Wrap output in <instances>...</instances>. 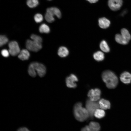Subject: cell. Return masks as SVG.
Segmentation results:
<instances>
[{
    "label": "cell",
    "mask_w": 131,
    "mask_h": 131,
    "mask_svg": "<svg viewBox=\"0 0 131 131\" xmlns=\"http://www.w3.org/2000/svg\"><path fill=\"white\" fill-rule=\"evenodd\" d=\"M101 77L106 87L109 89L115 88L118 83V79L116 74L109 70H105L103 72Z\"/></svg>",
    "instance_id": "cell-1"
},
{
    "label": "cell",
    "mask_w": 131,
    "mask_h": 131,
    "mask_svg": "<svg viewBox=\"0 0 131 131\" xmlns=\"http://www.w3.org/2000/svg\"><path fill=\"white\" fill-rule=\"evenodd\" d=\"M28 72L29 75L33 77H35L37 74L40 77H42L46 74V69L43 64L37 62H33L29 65Z\"/></svg>",
    "instance_id": "cell-2"
},
{
    "label": "cell",
    "mask_w": 131,
    "mask_h": 131,
    "mask_svg": "<svg viewBox=\"0 0 131 131\" xmlns=\"http://www.w3.org/2000/svg\"><path fill=\"white\" fill-rule=\"evenodd\" d=\"M73 113L76 119L80 122H83L89 118V113L86 109L82 106V103L78 102L74 105Z\"/></svg>",
    "instance_id": "cell-3"
},
{
    "label": "cell",
    "mask_w": 131,
    "mask_h": 131,
    "mask_svg": "<svg viewBox=\"0 0 131 131\" xmlns=\"http://www.w3.org/2000/svg\"><path fill=\"white\" fill-rule=\"evenodd\" d=\"M85 106L89 113V118L91 119H93L95 112L99 107L98 103L88 99L86 101Z\"/></svg>",
    "instance_id": "cell-4"
},
{
    "label": "cell",
    "mask_w": 131,
    "mask_h": 131,
    "mask_svg": "<svg viewBox=\"0 0 131 131\" xmlns=\"http://www.w3.org/2000/svg\"><path fill=\"white\" fill-rule=\"evenodd\" d=\"M25 45L28 50L34 52L38 51L42 48L41 43L29 39L26 41Z\"/></svg>",
    "instance_id": "cell-5"
},
{
    "label": "cell",
    "mask_w": 131,
    "mask_h": 131,
    "mask_svg": "<svg viewBox=\"0 0 131 131\" xmlns=\"http://www.w3.org/2000/svg\"><path fill=\"white\" fill-rule=\"evenodd\" d=\"M9 54L12 56H15L19 54L20 50L18 43L15 41H10L8 44Z\"/></svg>",
    "instance_id": "cell-6"
},
{
    "label": "cell",
    "mask_w": 131,
    "mask_h": 131,
    "mask_svg": "<svg viewBox=\"0 0 131 131\" xmlns=\"http://www.w3.org/2000/svg\"><path fill=\"white\" fill-rule=\"evenodd\" d=\"M101 94L100 90L96 88L90 90L88 93L87 96L91 101H96L100 99Z\"/></svg>",
    "instance_id": "cell-7"
},
{
    "label": "cell",
    "mask_w": 131,
    "mask_h": 131,
    "mask_svg": "<svg viewBox=\"0 0 131 131\" xmlns=\"http://www.w3.org/2000/svg\"><path fill=\"white\" fill-rule=\"evenodd\" d=\"M100 129V125L98 123L91 121L88 125L82 128L81 131H99Z\"/></svg>",
    "instance_id": "cell-8"
},
{
    "label": "cell",
    "mask_w": 131,
    "mask_h": 131,
    "mask_svg": "<svg viewBox=\"0 0 131 131\" xmlns=\"http://www.w3.org/2000/svg\"><path fill=\"white\" fill-rule=\"evenodd\" d=\"M78 81V79L77 76L74 74H71L66 78V85L69 88H75L77 86L75 82Z\"/></svg>",
    "instance_id": "cell-9"
},
{
    "label": "cell",
    "mask_w": 131,
    "mask_h": 131,
    "mask_svg": "<svg viewBox=\"0 0 131 131\" xmlns=\"http://www.w3.org/2000/svg\"><path fill=\"white\" fill-rule=\"evenodd\" d=\"M122 0H108V5L112 10L116 11L119 9L122 6Z\"/></svg>",
    "instance_id": "cell-10"
},
{
    "label": "cell",
    "mask_w": 131,
    "mask_h": 131,
    "mask_svg": "<svg viewBox=\"0 0 131 131\" xmlns=\"http://www.w3.org/2000/svg\"><path fill=\"white\" fill-rule=\"evenodd\" d=\"M120 78L121 81L124 83L130 84L131 82V74L128 72H124L120 75Z\"/></svg>",
    "instance_id": "cell-11"
},
{
    "label": "cell",
    "mask_w": 131,
    "mask_h": 131,
    "mask_svg": "<svg viewBox=\"0 0 131 131\" xmlns=\"http://www.w3.org/2000/svg\"><path fill=\"white\" fill-rule=\"evenodd\" d=\"M54 15L50 8H48L46 9L45 16V19L48 22L52 23L55 20V19L54 17Z\"/></svg>",
    "instance_id": "cell-12"
},
{
    "label": "cell",
    "mask_w": 131,
    "mask_h": 131,
    "mask_svg": "<svg viewBox=\"0 0 131 131\" xmlns=\"http://www.w3.org/2000/svg\"><path fill=\"white\" fill-rule=\"evenodd\" d=\"M98 103L99 107L103 110L109 109L110 108V103L107 100L103 98L99 100Z\"/></svg>",
    "instance_id": "cell-13"
},
{
    "label": "cell",
    "mask_w": 131,
    "mask_h": 131,
    "mask_svg": "<svg viewBox=\"0 0 131 131\" xmlns=\"http://www.w3.org/2000/svg\"><path fill=\"white\" fill-rule=\"evenodd\" d=\"M98 22L100 27L103 29H106L108 27L110 24L109 20L105 17L99 18Z\"/></svg>",
    "instance_id": "cell-14"
},
{
    "label": "cell",
    "mask_w": 131,
    "mask_h": 131,
    "mask_svg": "<svg viewBox=\"0 0 131 131\" xmlns=\"http://www.w3.org/2000/svg\"><path fill=\"white\" fill-rule=\"evenodd\" d=\"M30 56V53L28 50L24 49L20 51L18 55V57L20 59L24 60L28 59Z\"/></svg>",
    "instance_id": "cell-15"
},
{
    "label": "cell",
    "mask_w": 131,
    "mask_h": 131,
    "mask_svg": "<svg viewBox=\"0 0 131 131\" xmlns=\"http://www.w3.org/2000/svg\"><path fill=\"white\" fill-rule=\"evenodd\" d=\"M58 54L60 57H64L67 56L69 51L64 46L60 47L58 51Z\"/></svg>",
    "instance_id": "cell-16"
},
{
    "label": "cell",
    "mask_w": 131,
    "mask_h": 131,
    "mask_svg": "<svg viewBox=\"0 0 131 131\" xmlns=\"http://www.w3.org/2000/svg\"><path fill=\"white\" fill-rule=\"evenodd\" d=\"M94 59L98 61H102L104 58V53L100 51H98L94 53L93 54Z\"/></svg>",
    "instance_id": "cell-17"
},
{
    "label": "cell",
    "mask_w": 131,
    "mask_h": 131,
    "mask_svg": "<svg viewBox=\"0 0 131 131\" xmlns=\"http://www.w3.org/2000/svg\"><path fill=\"white\" fill-rule=\"evenodd\" d=\"M116 41L118 43L123 45H126L129 41L125 40L122 36L121 34H117L115 36Z\"/></svg>",
    "instance_id": "cell-18"
},
{
    "label": "cell",
    "mask_w": 131,
    "mask_h": 131,
    "mask_svg": "<svg viewBox=\"0 0 131 131\" xmlns=\"http://www.w3.org/2000/svg\"><path fill=\"white\" fill-rule=\"evenodd\" d=\"M105 115V112L104 110L99 108L96 110L94 114V116L98 119L103 118Z\"/></svg>",
    "instance_id": "cell-19"
},
{
    "label": "cell",
    "mask_w": 131,
    "mask_h": 131,
    "mask_svg": "<svg viewBox=\"0 0 131 131\" xmlns=\"http://www.w3.org/2000/svg\"><path fill=\"white\" fill-rule=\"evenodd\" d=\"M100 47L102 50L105 52H108L110 51V48L107 43L105 40H102L100 44Z\"/></svg>",
    "instance_id": "cell-20"
},
{
    "label": "cell",
    "mask_w": 131,
    "mask_h": 131,
    "mask_svg": "<svg viewBox=\"0 0 131 131\" xmlns=\"http://www.w3.org/2000/svg\"><path fill=\"white\" fill-rule=\"evenodd\" d=\"M121 33L122 37L125 40L129 41L131 39V36L128 31L125 28H123L121 30Z\"/></svg>",
    "instance_id": "cell-21"
},
{
    "label": "cell",
    "mask_w": 131,
    "mask_h": 131,
    "mask_svg": "<svg viewBox=\"0 0 131 131\" xmlns=\"http://www.w3.org/2000/svg\"><path fill=\"white\" fill-rule=\"evenodd\" d=\"M39 30L40 32L42 33H48L50 31L49 27L45 24H43L41 25Z\"/></svg>",
    "instance_id": "cell-22"
},
{
    "label": "cell",
    "mask_w": 131,
    "mask_h": 131,
    "mask_svg": "<svg viewBox=\"0 0 131 131\" xmlns=\"http://www.w3.org/2000/svg\"><path fill=\"white\" fill-rule=\"evenodd\" d=\"M38 0H27L26 4L30 8H33L36 7L39 4Z\"/></svg>",
    "instance_id": "cell-23"
},
{
    "label": "cell",
    "mask_w": 131,
    "mask_h": 131,
    "mask_svg": "<svg viewBox=\"0 0 131 131\" xmlns=\"http://www.w3.org/2000/svg\"><path fill=\"white\" fill-rule=\"evenodd\" d=\"M55 15L59 18L61 17V13L60 10L57 8L56 7H52L50 8Z\"/></svg>",
    "instance_id": "cell-24"
},
{
    "label": "cell",
    "mask_w": 131,
    "mask_h": 131,
    "mask_svg": "<svg viewBox=\"0 0 131 131\" xmlns=\"http://www.w3.org/2000/svg\"><path fill=\"white\" fill-rule=\"evenodd\" d=\"M8 41V38L4 35H1L0 36V46H2L7 43Z\"/></svg>",
    "instance_id": "cell-25"
},
{
    "label": "cell",
    "mask_w": 131,
    "mask_h": 131,
    "mask_svg": "<svg viewBox=\"0 0 131 131\" xmlns=\"http://www.w3.org/2000/svg\"><path fill=\"white\" fill-rule=\"evenodd\" d=\"M30 38L33 40L38 43H41L42 40V38L40 36L33 34L30 36Z\"/></svg>",
    "instance_id": "cell-26"
},
{
    "label": "cell",
    "mask_w": 131,
    "mask_h": 131,
    "mask_svg": "<svg viewBox=\"0 0 131 131\" xmlns=\"http://www.w3.org/2000/svg\"><path fill=\"white\" fill-rule=\"evenodd\" d=\"M34 19L36 23H39L43 21V17L41 14L39 13H37L34 15Z\"/></svg>",
    "instance_id": "cell-27"
},
{
    "label": "cell",
    "mask_w": 131,
    "mask_h": 131,
    "mask_svg": "<svg viewBox=\"0 0 131 131\" xmlns=\"http://www.w3.org/2000/svg\"><path fill=\"white\" fill-rule=\"evenodd\" d=\"M2 55L5 57H7L9 56V53L8 51L6 49H4L1 51Z\"/></svg>",
    "instance_id": "cell-28"
},
{
    "label": "cell",
    "mask_w": 131,
    "mask_h": 131,
    "mask_svg": "<svg viewBox=\"0 0 131 131\" xmlns=\"http://www.w3.org/2000/svg\"><path fill=\"white\" fill-rule=\"evenodd\" d=\"M16 131H30L27 128L25 127H22L18 128Z\"/></svg>",
    "instance_id": "cell-29"
},
{
    "label": "cell",
    "mask_w": 131,
    "mask_h": 131,
    "mask_svg": "<svg viewBox=\"0 0 131 131\" xmlns=\"http://www.w3.org/2000/svg\"><path fill=\"white\" fill-rule=\"evenodd\" d=\"M90 3H95L97 2L98 0H86Z\"/></svg>",
    "instance_id": "cell-30"
},
{
    "label": "cell",
    "mask_w": 131,
    "mask_h": 131,
    "mask_svg": "<svg viewBox=\"0 0 131 131\" xmlns=\"http://www.w3.org/2000/svg\"></svg>",
    "instance_id": "cell-31"
}]
</instances>
